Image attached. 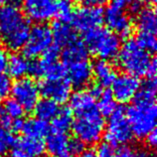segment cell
I'll use <instances>...</instances> for the list:
<instances>
[{
	"instance_id": "cell-32",
	"label": "cell",
	"mask_w": 157,
	"mask_h": 157,
	"mask_svg": "<svg viewBox=\"0 0 157 157\" xmlns=\"http://www.w3.org/2000/svg\"><path fill=\"white\" fill-rule=\"evenodd\" d=\"M11 85L10 78L4 74H0V101L7 100L10 94Z\"/></svg>"
},
{
	"instance_id": "cell-9",
	"label": "cell",
	"mask_w": 157,
	"mask_h": 157,
	"mask_svg": "<svg viewBox=\"0 0 157 157\" xmlns=\"http://www.w3.org/2000/svg\"><path fill=\"white\" fill-rule=\"evenodd\" d=\"M58 0H22V12L33 22L44 24L56 17Z\"/></svg>"
},
{
	"instance_id": "cell-12",
	"label": "cell",
	"mask_w": 157,
	"mask_h": 157,
	"mask_svg": "<svg viewBox=\"0 0 157 157\" xmlns=\"http://www.w3.org/2000/svg\"><path fill=\"white\" fill-rule=\"evenodd\" d=\"M104 22L106 23L107 29L117 35L119 38H127L133 31V23L128 15L122 10L113 6H109L105 11Z\"/></svg>"
},
{
	"instance_id": "cell-6",
	"label": "cell",
	"mask_w": 157,
	"mask_h": 157,
	"mask_svg": "<svg viewBox=\"0 0 157 157\" xmlns=\"http://www.w3.org/2000/svg\"><path fill=\"white\" fill-rule=\"evenodd\" d=\"M104 134L106 143L113 147L125 146L132 140L133 135L123 107H117L109 115Z\"/></svg>"
},
{
	"instance_id": "cell-2",
	"label": "cell",
	"mask_w": 157,
	"mask_h": 157,
	"mask_svg": "<svg viewBox=\"0 0 157 157\" xmlns=\"http://www.w3.org/2000/svg\"><path fill=\"white\" fill-rule=\"evenodd\" d=\"M117 63L126 74L136 78L146 76L152 61L150 53L143 49L136 39H128L121 47L117 55Z\"/></svg>"
},
{
	"instance_id": "cell-29",
	"label": "cell",
	"mask_w": 157,
	"mask_h": 157,
	"mask_svg": "<svg viewBox=\"0 0 157 157\" xmlns=\"http://www.w3.org/2000/svg\"><path fill=\"white\" fill-rule=\"evenodd\" d=\"M2 111L12 119L22 118L24 113H25L23 109V107L20 105L15 100H13V98L5 100L4 105H3Z\"/></svg>"
},
{
	"instance_id": "cell-27",
	"label": "cell",
	"mask_w": 157,
	"mask_h": 157,
	"mask_svg": "<svg viewBox=\"0 0 157 157\" xmlns=\"http://www.w3.org/2000/svg\"><path fill=\"white\" fill-rule=\"evenodd\" d=\"M97 109L102 117L104 115L109 117L113 113L115 109H117V101H114L111 92L105 90H102L101 96L98 98Z\"/></svg>"
},
{
	"instance_id": "cell-5",
	"label": "cell",
	"mask_w": 157,
	"mask_h": 157,
	"mask_svg": "<svg viewBox=\"0 0 157 157\" xmlns=\"http://www.w3.org/2000/svg\"><path fill=\"white\" fill-rule=\"evenodd\" d=\"M125 110L132 135L137 138H145L152 130L155 129L157 107L155 101H133Z\"/></svg>"
},
{
	"instance_id": "cell-16",
	"label": "cell",
	"mask_w": 157,
	"mask_h": 157,
	"mask_svg": "<svg viewBox=\"0 0 157 157\" xmlns=\"http://www.w3.org/2000/svg\"><path fill=\"white\" fill-rule=\"evenodd\" d=\"M39 90L40 94H42L45 98L52 100L58 105L68 101L72 94V86L65 78L53 81L45 80L39 86Z\"/></svg>"
},
{
	"instance_id": "cell-20",
	"label": "cell",
	"mask_w": 157,
	"mask_h": 157,
	"mask_svg": "<svg viewBox=\"0 0 157 157\" xmlns=\"http://www.w3.org/2000/svg\"><path fill=\"white\" fill-rule=\"evenodd\" d=\"M69 101L70 109L76 114L86 113L97 107L96 98L86 90H78L75 94H71Z\"/></svg>"
},
{
	"instance_id": "cell-19",
	"label": "cell",
	"mask_w": 157,
	"mask_h": 157,
	"mask_svg": "<svg viewBox=\"0 0 157 157\" xmlns=\"http://www.w3.org/2000/svg\"><path fill=\"white\" fill-rule=\"evenodd\" d=\"M51 31L55 46L59 49L68 47L69 45L78 40L75 29L70 26L68 23H63L60 21L54 23Z\"/></svg>"
},
{
	"instance_id": "cell-39",
	"label": "cell",
	"mask_w": 157,
	"mask_h": 157,
	"mask_svg": "<svg viewBox=\"0 0 157 157\" xmlns=\"http://www.w3.org/2000/svg\"><path fill=\"white\" fill-rule=\"evenodd\" d=\"M145 142L146 145L149 148H155L157 145V132L156 129L152 130L149 134L145 136Z\"/></svg>"
},
{
	"instance_id": "cell-42",
	"label": "cell",
	"mask_w": 157,
	"mask_h": 157,
	"mask_svg": "<svg viewBox=\"0 0 157 157\" xmlns=\"http://www.w3.org/2000/svg\"><path fill=\"white\" fill-rule=\"evenodd\" d=\"M23 125H24V121L22 118L13 119V121H12V124H11L10 129L14 132H22Z\"/></svg>"
},
{
	"instance_id": "cell-7",
	"label": "cell",
	"mask_w": 157,
	"mask_h": 157,
	"mask_svg": "<svg viewBox=\"0 0 157 157\" xmlns=\"http://www.w3.org/2000/svg\"><path fill=\"white\" fill-rule=\"evenodd\" d=\"M10 94L23 107L24 111H32L39 101L40 90L38 84L32 78L24 77L16 80L11 85Z\"/></svg>"
},
{
	"instance_id": "cell-13",
	"label": "cell",
	"mask_w": 157,
	"mask_h": 157,
	"mask_svg": "<svg viewBox=\"0 0 157 157\" xmlns=\"http://www.w3.org/2000/svg\"><path fill=\"white\" fill-rule=\"evenodd\" d=\"M64 66V65H63ZM66 77L69 84L78 89H82L90 84L93 78L92 64L89 59L78 60L64 66Z\"/></svg>"
},
{
	"instance_id": "cell-30",
	"label": "cell",
	"mask_w": 157,
	"mask_h": 157,
	"mask_svg": "<svg viewBox=\"0 0 157 157\" xmlns=\"http://www.w3.org/2000/svg\"><path fill=\"white\" fill-rule=\"evenodd\" d=\"M14 140L15 138L12 132L0 128V157H4L10 151Z\"/></svg>"
},
{
	"instance_id": "cell-40",
	"label": "cell",
	"mask_w": 157,
	"mask_h": 157,
	"mask_svg": "<svg viewBox=\"0 0 157 157\" xmlns=\"http://www.w3.org/2000/svg\"><path fill=\"white\" fill-rule=\"evenodd\" d=\"M8 57L6 51L0 49V74H3L7 69V64H8Z\"/></svg>"
},
{
	"instance_id": "cell-46",
	"label": "cell",
	"mask_w": 157,
	"mask_h": 157,
	"mask_svg": "<svg viewBox=\"0 0 157 157\" xmlns=\"http://www.w3.org/2000/svg\"><path fill=\"white\" fill-rule=\"evenodd\" d=\"M142 2H145V3H148V4H153L155 3L156 0H141Z\"/></svg>"
},
{
	"instance_id": "cell-47",
	"label": "cell",
	"mask_w": 157,
	"mask_h": 157,
	"mask_svg": "<svg viewBox=\"0 0 157 157\" xmlns=\"http://www.w3.org/2000/svg\"><path fill=\"white\" fill-rule=\"evenodd\" d=\"M0 43H1V38H0Z\"/></svg>"
},
{
	"instance_id": "cell-15",
	"label": "cell",
	"mask_w": 157,
	"mask_h": 157,
	"mask_svg": "<svg viewBox=\"0 0 157 157\" xmlns=\"http://www.w3.org/2000/svg\"><path fill=\"white\" fill-rule=\"evenodd\" d=\"M45 152L43 139L21 136L14 140L9 153L10 157H43Z\"/></svg>"
},
{
	"instance_id": "cell-10",
	"label": "cell",
	"mask_w": 157,
	"mask_h": 157,
	"mask_svg": "<svg viewBox=\"0 0 157 157\" xmlns=\"http://www.w3.org/2000/svg\"><path fill=\"white\" fill-rule=\"evenodd\" d=\"M105 11L100 6H82L74 10L72 23L77 30L86 33L101 27L104 23Z\"/></svg>"
},
{
	"instance_id": "cell-25",
	"label": "cell",
	"mask_w": 157,
	"mask_h": 157,
	"mask_svg": "<svg viewBox=\"0 0 157 157\" xmlns=\"http://www.w3.org/2000/svg\"><path fill=\"white\" fill-rule=\"evenodd\" d=\"M84 59H89V51L85 44L81 42L80 40H77L76 42L64 48V52L62 54V60H63L64 66L72 63V62Z\"/></svg>"
},
{
	"instance_id": "cell-33",
	"label": "cell",
	"mask_w": 157,
	"mask_h": 157,
	"mask_svg": "<svg viewBox=\"0 0 157 157\" xmlns=\"http://www.w3.org/2000/svg\"><path fill=\"white\" fill-rule=\"evenodd\" d=\"M96 152L98 157H114L115 155V150L113 149V147L106 142L101 143Z\"/></svg>"
},
{
	"instance_id": "cell-37",
	"label": "cell",
	"mask_w": 157,
	"mask_h": 157,
	"mask_svg": "<svg viewBox=\"0 0 157 157\" xmlns=\"http://www.w3.org/2000/svg\"><path fill=\"white\" fill-rule=\"evenodd\" d=\"M70 1L81 4L82 6H100L107 2L109 0H70Z\"/></svg>"
},
{
	"instance_id": "cell-45",
	"label": "cell",
	"mask_w": 157,
	"mask_h": 157,
	"mask_svg": "<svg viewBox=\"0 0 157 157\" xmlns=\"http://www.w3.org/2000/svg\"><path fill=\"white\" fill-rule=\"evenodd\" d=\"M12 2H15L14 0H0V4H7V3H12Z\"/></svg>"
},
{
	"instance_id": "cell-8",
	"label": "cell",
	"mask_w": 157,
	"mask_h": 157,
	"mask_svg": "<svg viewBox=\"0 0 157 157\" xmlns=\"http://www.w3.org/2000/svg\"><path fill=\"white\" fill-rule=\"evenodd\" d=\"M53 45L51 29L44 24L33 27L29 33L28 39L24 45V55L30 59H35L46 52Z\"/></svg>"
},
{
	"instance_id": "cell-28",
	"label": "cell",
	"mask_w": 157,
	"mask_h": 157,
	"mask_svg": "<svg viewBox=\"0 0 157 157\" xmlns=\"http://www.w3.org/2000/svg\"><path fill=\"white\" fill-rule=\"evenodd\" d=\"M74 8L70 0H58L56 17L60 22L69 23L72 21Z\"/></svg>"
},
{
	"instance_id": "cell-17",
	"label": "cell",
	"mask_w": 157,
	"mask_h": 157,
	"mask_svg": "<svg viewBox=\"0 0 157 157\" xmlns=\"http://www.w3.org/2000/svg\"><path fill=\"white\" fill-rule=\"evenodd\" d=\"M44 142L45 151L50 157H73L70 150V137L67 134L52 131Z\"/></svg>"
},
{
	"instance_id": "cell-35",
	"label": "cell",
	"mask_w": 157,
	"mask_h": 157,
	"mask_svg": "<svg viewBox=\"0 0 157 157\" xmlns=\"http://www.w3.org/2000/svg\"><path fill=\"white\" fill-rule=\"evenodd\" d=\"M136 151L129 146H121L118 147L117 150H115L114 157H135Z\"/></svg>"
},
{
	"instance_id": "cell-36",
	"label": "cell",
	"mask_w": 157,
	"mask_h": 157,
	"mask_svg": "<svg viewBox=\"0 0 157 157\" xmlns=\"http://www.w3.org/2000/svg\"><path fill=\"white\" fill-rule=\"evenodd\" d=\"M12 121H13V119L10 118L7 114H5L3 111L0 110V128L10 131Z\"/></svg>"
},
{
	"instance_id": "cell-38",
	"label": "cell",
	"mask_w": 157,
	"mask_h": 157,
	"mask_svg": "<svg viewBox=\"0 0 157 157\" xmlns=\"http://www.w3.org/2000/svg\"><path fill=\"white\" fill-rule=\"evenodd\" d=\"M132 1H133V0H111L110 6L117 8L119 10H123V9L128 8Z\"/></svg>"
},
{
	"instance_id": "cell-14",
	"label": "cell",
	"mask_w": 157,
	"mask_h": 157,
	"mask_svg": "<svg viewBox=\"0 0 157 157\" xmlns=\"http://www.w3.org/2000/svg\"><path fill=\"white\" fill-rule=\"evenodd\" d=\"M29 73L37 78H44L45 80H61L65 78L66 71L63 64L58 60H47L42 58L40 61L31 62L29 66Z\"/></svg>"
},
{
	"instance_id": "cell-22",
	"label": "cell",
	"mask_w": 157,
	"mask_h": 157,
	"mask_svg": "<svg viewBox=\"0 0 157 157\" xmlns=\"http://www.w3.org/2000/svg\"><path fill=\"white\" fill-rule=\"evenodd\" d=\"M22 132L24 133V136L27 137L43 139L44 137H47L51 132V127L47 121L32 117L24 121Z\"/></svg>"
},
{
	"instance_id": "cell-24",
	"label": "cell",
	"mask_w": 157,
	"mask_h": 157,
	"mask_svg": "<svg viewBox=\"0 0 157 157\" xmlns=\"http://www.w3.org/2000/svg\"><path fill=\"white\" fill-rule=\"evenodd\" d=\"M51 130L53 132H58V133H65L72 128L74 117L73 111L70 107H62L60 109L59 113L51 121Z\"/></svg>"
},
{
	"instance_id": "cell-34",
	"label": "cell",
	"mask_w": 157,
	"mask_h": 157,
	"mask_svg": "<svg viewBox=\"0 0 157 157\" xmlns=\"http://www.w3.org/2000/svg\"><path fill=\"white\" fill-rule=\"evenodd\" d=\"M86 145L78 138H70V150L73 157H77L86 149Z\"/></svg>"
},
{
	"instance_id": "cell-21",
	"label": "cell",
	"mask_w": 157,
	"mask_h": 157,
	"mask_svg": "<svg viewBox=\"0 0 157 157\" xmlns=\"http://www.w3.org/2000/svg\"><path fill=\"white\" fill-rule=\"evenodd\" d=\"M136 26L140 34H153L155 35L157 29L156 11L153 7H146L137 14Z\"/></svg>"
},
{
	"instance_id": "cell-43",
	"label": "cell",
	"mask_w": 157,
	"mask_h": 157,
	"mask_svg": "<svg viewBox=\"0 0 157 157\" xmlns=\"http://www.w3.org/2000/svg\"><path fill=\"white\" fill-rule=\"evenodd\" d=\"M77 157H98V156H97V152L94 148H88V149H85L82 151L81 154H78Z\"/></svg>"
},
{
	"instance_id": "cell-41",
	"label": "cell",
	"mask_w": 157,
	"mask_h": 157,
	"mask_svg": "<svg viewBox=\"0 0 157 157\" xmlns=\"http://www.w3.org/2000/svg\"><path fill=\"white\" fill-rule=\"evenodd\" d=\"M128 8H129V10L132 14H138L139 12L143 9L142 1L141 0H133Z\"/></svg>"
},
{
	"instance_id": "cell-26",
	"label": "cell",
	"mask_w": 157,
	"mask_h": 157,
	"mask_svg": "<svg viewBox=\"0 0 157 157\" xmlns=\"http://www.w3.org/2000/svg\"><path fill=\"white\" fill-rule=\"evenodd\" d=\"M33 110L35 113L36 118L48 122L49 121H52L57 115V113H59L60 106L57 102L52 100L43 98L41 101L39 100Z\"/></svg>"
},
{
	"instance_id": "cell-4",
	"label": "cell",
	"mask_w": 157,
	"mask_h": 157,
	"mask_svg": "<svg viewBox=\"0 0 157 157\" xmlns=\"http://www.w3.org/2000/svg\"><path fill=\"white\" fill-rule=\"evenodd\" d=\"M105 118L98 113L97 107L77 114L72 125L76 138L81 140L85 145H94L101 141L105 133Z\"/></svg>"
},
{
	"instance_id": "cell-31",
	"label": "cell",
	"mask_w": 157,
	"mask_h": 157,
	"mask_svg": "<svg viewBox=\"0 0 157 157\" xmlns=\"http://www.w3.org/2000/svg\"><path fill=\"white\" fill-rule=\"evenodd\" d=\"M137 42L143 49L148 53H154L157 47V41L156 37L153 34H140L138 33L137 36Z\"/></svg>"
},
{
	"instance_id": "cell-1",
	"label": "cell",
	"mask_w": 157,
	"mask_h": 157,
	"mask_svg": "<svg viewBox=\"0 0 157 157\" xmlns=\"http://www.w3.org/2000/svg\"><path fill=\"white\" fill-rule=\"evenodd\" d=\"M30 23L15 2L0 6V38L11 51H19L30 33Z\"/></svg>"
},
{
	"instance_id": "cell-18",
	"label": "cell",
	"mask_w": 157,
	"mask_h": 157,
	"mask_svg": "<svg viewBox=\"0 0 157 157\" xmlns=\"http://www.w3.org/2000/svg\"><path fill=\"white\" fill-rule=\"evenodd\" d=\"M93 77L96 78L97 84L101 88H107L113 82L117 72L109 62L100 60L96 61L92 65Z\"/></svg>"
},
{
	"instance_id": "cell-3",
	"label": "cell",
	"mask_w": 157,
	"mask_h": 157,
	"mask_svg": "<svg viewBox=\"0 0 157 157\" xmlns=\"http://www.w3.org/2000/svg\"><path fill=\"white\" fill-rule=\"evenodd\" d=\"M85 46L100 60L109 62L117 57L121 38L107 28L98 27L85 33Z\"/></svg>"
},
{
	"instance_id": "cell-23",
	"label": "cell",
	"mask_w": 157,
	"mask_h": 157,
	"mask_svg": "<svg viewBox=\"0 0 157 157\" xmlns=\"http://www.w3.org/2000/svg\"><path fill=\"white\" fill-rule=\"evenodd\" d=\"M30 62L27 60L25 56L21 54H14L8 59L7 71L11 78L16 80L24 78L29 73Z\"/></svg>"
},
{
	"instance_id": "cell-11",
	"label": "cell",
	"mask_w": 157,
	"mask_h": 157,
	"mask_svg": "<svg viewBox=\"0 0 157 157\" xmlns=\"http://www.w3.org/2000/svg\"><path fill=\"white\" fill-rule=\"evenodd\" d=\"M140 89V82L138 78L122 74L117 76L111 84V94L115 101L119 104H127L134 100Z\"/></svg>"
},
{
	"instance_id": "cell-44",
	"label": "cell",
	"mask_w": 157,
	"mask_h": 157,
	"mask_svg": "<svg viewBox=\"0 0 157 157\" xmlns=\"http://www.w3.org/2000/svg\"><path fill=\"white\" fill-rule=\"evenodd\" d=\"M135 157H155V156L153 154H150L149 152H147L145 150H141L136 152Z\"/></svg>"
}]
</instances>
